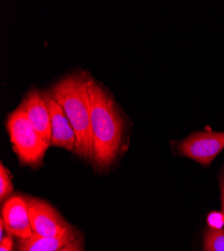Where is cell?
Segmentation results:
<instances>
[{"label":"cell","mask_w":224,"mask_h":251,"mask_svg":"<svg viewBox=\"0 0 224 251\" xmlns=\"http://www.w3.org/2000/svg\"><path fill=\"white\" fill-rule=\"evenodd\" d=\"M88 91L94 162L99 168L105 169L113 164L120 151L124 134V119L108 91L90 77Z\"/></svg>","instance_id":"cell-1"},{"label":"cell","mask_w":224,"mask_h":251,"mask_svg":"<svg viewBox=\"0 0 224 251\" xmlns=\"http://www.w3.org/2000/svg\"><path fill=\"white\" fill-rule=\"evenodd\" d=\"M89 77L84 74L70 75L51 88L50 94L65 111L75 133V152L94 161L91 126V103L88 91Z\"/></svg>","instance_id":"cell-2"},{"label":"cell","mask_w":224,"mask_h":251,"mask_svg":"<svg viewBox=\"0 0 224 251\" xmlns=\"http://www.w3.org/2000/svg\"><path fill=\"white\" fill-rule=\"evenodd\" d=\"M6 128L20 162L29 166L43 163L50 143L38 134L22 108L18 107L8 116Z\"/></svg>","instance_id":"cell-3"},{"label":"cell","mask_w":224,"mask_h":251,"mask_svg":"<svg viewBox=\"0 0 224 251\" xmlns=\"http://www.w3.org/2000/svg\"><path fill=\"white\" fill-rule=\"evenodd\" d=\"M224 149V132H196L178 145L179 152L197 163L209 167Z\"/></svg>","instance_id":"cell-4"},{"label":"cell","mask_w":224,"mask_h":251,"mask_svg":"<svg viewBox=\"0 0 224 251\" xmlns=\"http://www.w3.org/2000/svg\"><path fill=\"white\" fill-rule=\"evenodd\" d=\"M32 231L40 236L57 237L72 227L49 203L25 197Z\"/></svg>","instance_id":"cell-5"},{"label":"cell","mask_w":224,"mask_h":251,"mask_svg":"<svg viewBox=\"0 0 224 251\" xmlns=\"http://www.w3.org/2000/svg\"><path fill=\"white\" fill-rule=\"evenodd\" d=\"M0 221L8 234L19 239H27L33 233L25 197L12 196L8 198L2 205Z\"/></svg>","instance_id":"cell-6"},{"label":"cell","mask_w":224,"mask_h":251,"mask_svg":"<svg viewBox=\"0 0 224 251\" xmlns=\"http://www.w3.org/2000/svg\"><path fill=\"white\" fill-rule=\"evenodd\" d=\"M50 113L51 143L53 146L69 151L75 150V133L65 111L50 93H45Z\"/></svg>","instance_id":"cell-7"},{"label":"cell","mask_w":224,"mask_h":251,"mask_svg":"<svg viewBox=\"0 0 224 251\" xmlns=\"http://www.w3.org/2000/svg\"><path fill=\"white\" fill-rule=\"evenodd\" d=\"M22 108L34 129L48 143H51L50 113L45 94L38 91H30L24 99Z\"/></svg>","instance_id":"cell-8"},{"label":"cell","mask_w":224,"mask_h":251,"mask_svg":"<svg viewBox=\"0 0 224 251\" xmlns=\"http://www.w3.org/2000/svg\"><path fill=\"white\" fill-rule=\"evenodd\" d=\"M77 237L78 231L74 227L57 237H45L33 232L29 238L20 239L19 251H57Z\"/></svg>","instance_id":"cell-9"},{"label":"cell","mask_w":224,"mask_h":251,"mask_svg":"<svg viewBox=\"0 0 224 251\" xmlns=\"http://www.w3.org/2000/svg\"><path fill=\"white\" fill-rule=\"evenodd\" d=\"M204 249L205 251H224V229L209 227L206 230Z\"/></svg>","instance_id":"cell-10"},{"label":"cell","mask_w":224,"mask_h":251,"mask_svg":"<svg viewBox=\"0 0 224 251\" xmlns=\"http://www.w3.org/2000/svg\"><path fill=\"white\" fill-rule=\"evenodd\" d=\"M13 191V185L8 170L1 163L0 165V199L3 201Z\"/></svg>","instance_id":"cell-11"},{"label":"cell","mask_w":224,"mask_h":251,"mask_svg":"<svg viewBox=\"0 0 224 251\" xmlns=\"http://www.w3.org/2000/svg\"><path fill=\"white\" fill-rule=\"evenodd\" d=\"M57 251H83L79 236L77 238H75L74 241L68 243L67 245H65L64 247H62Z\"/></svg>","instance_id":"cell-12"},{"label":"cell","mask_w":224,"mask_h":251,"mask_svg":"<svg viewBox=\"0 0 224 251\" xmlns=\"http://www.w3.org/2000/svg\"><path fill=\"white\" fill-rule=\"evenodd\" d=\"M0 251H13L12 235L8 234L0 241Z\"/></svg>","instance_id":"cell-13"},{"label":"cell","mask_w":224,"mask_h":251,"mask_svg":"<svg viewBox=\"0 0 224 251\" xmlns=\"http://www.w3.org/2000/svg\"><path fill=\"white\" fill-rule=\"evenodd\" d=\"M220 190H221V202H222V214L224 216V177L220 180Z\"/></svg>","instance_id":"cell-14"}]
</instances>
